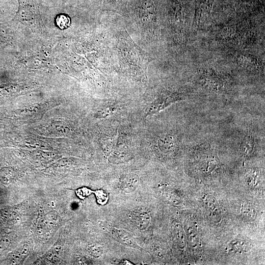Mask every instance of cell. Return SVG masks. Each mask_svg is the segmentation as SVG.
<instances>
[{
	"label": "cell",
	"instance_id": "cell-1",
	"mask_svg": "<svg viewBox=\"0 0 265 265\" xmlns=\"http://www.w3.org/2000/svg\"><path fill=\"white\" fill-rule=\"evenodd\" d=\"M206 213L209 218L214 223H219L221 219V212L219 203L211 195L204 197L203 200Z\"/></svg>",
	"mask_w": 265,
	"mask_h": 265
},
{
	"label": "cell",
	"instance_id": "cell-2",
	"mask_svg": "<svg viewBox=\"0 0 265 265\" xmlns=\"http://www.w3.org/2000/svg\"><path fill=\"white\" fill-rule=\"evenodd\" d=\"M257 144V139L255 134L251 132H246L243 135L240 142V154L245 158L251 156L255 150Z\"/></svg>",
	"mask_w": 265,
	"mask_h": 265
},
{
	"label": "cell",
	"instance_id": "cell-3",
	"mask_svg": "<svg viewBox=\"0 0 265 265\" xmlns=\"http://www.w3.org/2000/svg\"><path fill=\"white\" fill-rule=\"evenodd\" d=\"M158 147L161 153L165 155L171 154L177 148L178 142L174 135L165 133L161 135L158 140Z\"/></svg>",
	"mask_w": 265,
	"mask_h": 265
},
{
	"label": "cell",
	"instance_id": "cell-4",
	"mask_svg": "<svg viewBox=\"0 0 265 265\" xmlns=\"http://www.w3.org/2000/svg\"><path fill=\"white\" fill-rule=\"evenodd\" d=\"M140 179L135 173H128L124 175L120 180L121 189L126 193H131L138 187Z\"/></svg>",
	"mask_w": 265,
	"mask_h": 265
},
{
	"label": "cell",
	"instance_id": "cell-5",
	"mask_svg": "<svg viewBox=\"0 0 265 265\" xmlns=\"http://www.w3.org/2000/svg\"><path fill=\"white\" fill-rule=\"evenodd\" d=\"M131 218L135 227L140 230H145L150 222V215L145 210H137L131 212Z\"/></svg>",
	"mask_w": 265,
	"mask_h": 265
},
{
	"label": "cell",
	"instance_id": "cell-6",
	"mask_svg": "<svg viewBox=\"0 0 265 265\" xmlns=\"http://www.w3.org/2000/svg\"><path fill=\"white\" fill-rule=\"evenodd\" d=\"M111 233L113 237L121 243L131 247L140 248L133 238L126 231L121 229H113Z\"/></svg>",
	"mask_w": 265,
	"mask_h": 265
},
{
	"label": "cell",
	"instance_id": "cell-7",
	"mask_svg": "<svg viewBox=\"0 0 265 265\" xmlns=\"http://www.w3.org/2000/svg\"><path fill=\"white\" fill-rule=\"evenodd\" d=\"M109 155L108 160L114 163L124 162L128 160L131 157L128 148L126 146L115 148Z\"/></svg>",
	"mask_w": 265,
	"mask_h": 265
},
{
	"label": "cell",
	"instance_id": "cell-8",
	"mask_svg": "<svg viewBox=\"0 0 265 265\" xmlns=\"http://www.w3.org/2000/svg\"><path fill=\"white\" fill-rule=\"evenodd\" d=\"M172 235L177 245L181 248L186 245V236L182 225L176 223L172 227Z\"/></svg>",
	"mask_w": 265,
	"mask_h": 265
},
{
	"label": "cell",
	"instance_id": "cell-9",
	"mask_svg": "<svg viewBox=\"0 0 265 265\" xmlns=\"http://www.w3.org/2000/svg\"><path fill=\"white\" fill-rule=\"evenodd\" d=\"M186 233L189 244L192 246H196L199 242V238L196 227L191 223H188L186 228Z\"/></svg>",
	"mask_w": 265,
	"mask_h": 265
},
{
	"label": "cell",
	"instance_id": "cell-10",
	"mask_svg": "<svg viewBox=\"0 0 265 265\" xmlns=\"http://www.w3.org/2000/svg\"><path fill=\"white\" fill-rule=\"evenodd\" d=\"M116 139L114 137H106L102 140V144L104 153L109 155L115 149Z\"/></svg>",
	"mask_w": 265,
	"mask_h": 265
},
{
	"label": "cell",
	"instance_id": "cell-11",
	"mask_svg": "<svg viewBox=\"0 0 265 265\" xmlns=\"http://www.w3.org/2000/svg\"><path fill=\"white\" fill-rule=\"evenodd\" d=\"M96 197L97 202L101 205L106 204L109 197L107 194L102 189H98L94 191L93 193Z\"/></svg>",
	"mask_w": 265,
	"mask_h": 265
},
{
	"label": "cell",
	"instance_id": "cell-12",
	"mask_svg": "<svg viewBox=\"0 0 265 265\" xmlns=\"http://www.w3.org/2000/svg\"><path fill=\"white\" fill-rule=\"evenodd\" d=\"M56 23L60 28L63 29L70 26L71 21L70 18L67 15L60 14L56 17Z\"/></svg>",
	"mask_w": 265,
	"mask_h": 265
},
{
	"label": "cell",
	"instance_id": "cell-13",
	"mask_svg": "<svg viewBox=\"0 0 265 265\" xmlns=\"http://www.w3.org/2000/svg\"><path fill=\"white\" fill-rule=\"evenodd\" d=\"M89 252L94 258H99L102 256L104 252V247L100 244H93L88 248Z\"/></svg>",
	"mask_w": 265,
	"mask_h": 265
},
{
	"label": "cell",
	"instance_id": "cell-14",
	"mask_svg": "<svg viewBox=\"0 0 265 265\" xmlns=\"http://www.w3.org/2000/svg\"><path fill=\"white\" fill-rule=\"evenodd\" d=\"M58 214L56 211H52L48 212L44 215V220L45 223L49 226L53 225L57 220Z\"/></svg>",
	"mask_w": 265,
	"mask_h": 265
},
{
	"label": "cell",
	"instance_id": "cell-15",
	"mask_svg": "<svg viewBox=\"0 0 265 265\" xmlns=\"http://www.w3.org/2000/svg\"><path fill=\"white\" fill-rule=\"evenodd\" d=\"M76 194L77 196L81 199H84L87 196L90 195L93 193V190L91 189L85 187H81L78 188L76 190Z\"/></svg>",
	"mask_w": 265,
	"mask_h": 265
},
{
	"label": "cell",
	"instance_id": "cell-16",
	"mask_svg": "<svg viewBox=\"0 0 265 265\" xmlns=\"http://www.w3.org/2000/svg\"><path fill=\"white\" fill-rule=\"evenodd\" d=\"M117 108L114 106H109L104 108L100 110L98 113V116L100 118H106L113 114L117 110Z\"/></svg>",
	"mask_w": 265,
	"mask_h": 265
},
{
	"label": "cell",
	"instance_id": "cell-17",
	"mask_svg": "<svg viewBox=\"0 0 265 265\" xmlns=\"http://www.w3.org/2000/svg\"><path fill=\"white\" fill-rule=\"evenodd\" d=\"M121 264H123V265H133V264H132V263H131V262H130L129 261H128V260H127L126 259L123 260L121 262Z\"/></svg>",
	"mask_w": 265,
	"mask_h": 265
}]
</instances>
